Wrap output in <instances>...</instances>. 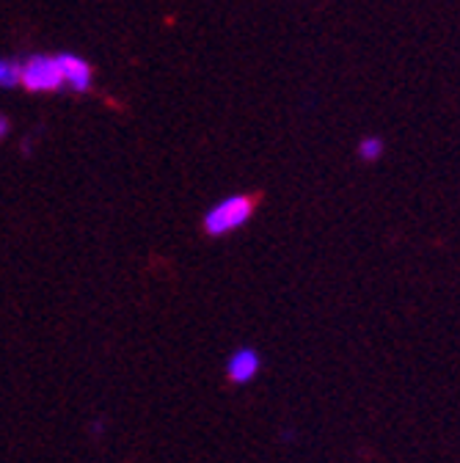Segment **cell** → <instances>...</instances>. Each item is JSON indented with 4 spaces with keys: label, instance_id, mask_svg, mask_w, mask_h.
I'll return each mask as SVG.
<instances>
[{
    "label": "cell",
    "instance_id": "cell-2",
    "mask_svg": "<svg viewBox=\"0 0 460 463\" xmlns=\"http://www.w3.org/2000/svg\"><path fill=\"white\" fill-rule=\"evenodd\" d=\"M23 86L33 94L39 91H61L64 75H61V64H59V55H28L23 61Z\"/></svg>",
    "mask_w": 460,
    "mask_h": 463
},
{
    "label": "cell",
    "instance_id": "cell-5",
    "mask_svg": "<svg viewBox=\"0 0 460 463\" xmlns=\"http://www.w3.org/2000/svg\"><path fill=\"white\" fill-rule=\"evenodd\" d=\"M23 86V61L17 58H0V89Z\"/></svg>",
    "mask_w": 460,
    "mask_h": 463
},
{
    "label": "cell",
    "instance_id": "cell-6",
    "mask_svg": "<svg viewBox=\"0 0 460 463\" xmlns=\"http://www.w3.org/2000/svg\"><path fill=\"white\" fill-rule=\"evenodd\" d=\"M380 155H383V141H380L378 136L361 138V144H359V157H361V160L372 163V160H378Z\"/></svg>",
    "mask_w": 460,
    "mask_h": 463
},
{
    "label": "cell",
    "instance_id": "cell-7",
    "mask_svg": "<svg viewBox=\"0 0 460 463\" xmlns=\"http://www.w3.org/2000/svg\"><path fill=\"white\" fill-rule=\"evenodd\" d=\"M9 130H12V122L6 119L4 113H0V141H4V138L9 136Z\"/></svg>",
    "mask_w": 460,
    "mask_h": 463
},
{
    "label": "cell",
    "instance_id": "cell-3",
    "mask_svg": "<svg viewBox=\"0 0 460 463\" xmlns=\"http://www.w3.org/2000/svg\"><path fill=\"white\" fill-rule=\"evenodd\" d=\"M59 64H61V75H64V83L72 89V91H89L91 89V67L89 61H83L80 55L75 52H59Z\"/></svg>",
    "mask_w": 460,
    "mask_h": 463
},
{
    "label": "cell",
    "instance_id": "cell-1",
    "mask_svg": "<svg viewBox=\"0 0 460 463\" xmlns=\"http://www.w3.org/2000/svg\"><path fill=\"white\" fill-rule=\"evenodd\" d=\"M251 213H254V199L251 196H229V199L218 202L212 210H207L204 232L212 238L229 235V232L246 226Z\"/></svg>",
    "mask_w": 460,
    "mask_h": 463
},
{
    "label": "cell",
    "instance_id": "cell-4",
    "mask_svg": "<svg viewBox=\"0 0 460 463\" xmlns=\"http://www.w3.org/2000/svg\"><path fill=\"white\" fill-rule=\"evenodd\" d=\"M259 367H262L259 354L251 351V347H240V351H235L232 359H229L226 375H229V381H232V383H249V381L257 378Z\"/></svg>",
    "mask_w": 460,
    "mask_h": 463
}]
</instances>
